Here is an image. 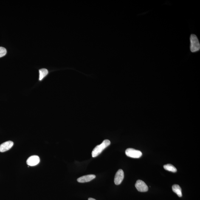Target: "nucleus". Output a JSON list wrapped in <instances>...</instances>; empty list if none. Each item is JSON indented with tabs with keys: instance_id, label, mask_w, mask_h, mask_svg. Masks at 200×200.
I'll return each mask as SVG.
<instances>
[{
	"instance_id": "obj_1",
	"label": "nucleus",
	"mask_w": 200,
	"mask_h": 200,
	"mask_svg": "<svg viewBox=\"0 0 200 200\" xmlns=\"http://www.w3.org/2000/svg\"><path fill=\"white\" fill-rule=\"evenodd\" d=\"M110 144H111L110 141L108 139H106L101 144L97 145L93 150L92 153V157L94 158L98 156L105 148L109 146Z\"/></svg>"
},
{
	"instance_id": "obj_2",
	"label": "nucleus",
	"mask_w": 200,
	"mask_h": 200,
	"mask_svg": "<svg viewBox=\"0 0 200 200\" xmlns=\"http://www.w3.org/2000/svg\"><path fill=\"white\" fill-rule=\"evenodd\" d=\"M190 49L192 52H196L199 51L200 45L197 37L194 34H192L190 37Z\"/></svg>"
},
{
	"instance_id": "obj_3",
	"label": "nucleus",
	"mask_w": 200,
	"mask_h": 200,
	"mask_svg": "<svg viewBox=\"0 0 200 200\" xmlns=\"http://www.w3.org/2000/svg\"><path fill=\"white\" fill-rule=\"evenodd\" d=\"M126 155L128 157L133 158H139L142 156V153L140 150H136L133 148H128L126 150Z\"/></svg>"
},
{
	"instance_id": "obj_4",
	"label": "nucleus",
	"mask_w": 200,
	"mask_h": 200,
	"mask_svg": "<svg viewBox=\"0 0 200 200\" xmlns=\"http://www.w3.org/2000/svg\"><path fill=\"white\" fill-rule=\"evenodd\" d=\"M135 187L138 191L140 192H146L148 191V187L143 181L138 180L136 181Z\"/></svg>"
},
{
	"instance_id": "obj_5",
	"label": "nucleus",
	"mask_w": 200,
	"mask_h": 200,
	"mask_svg": "<svg viewBox=\"0 0 200 200\" xmlns=\"http://www.w3.org/2000/svg\"><path fill=\"white\" fill-rule=\"evenodd\" d=\"M124 177V173L122 170H119L116 173L114 177V183L116 185H119L121 183Z\"/></svg>"
},
{
	"instance_id": "obj_6",
	"label": "nucleus",
	"mask_w": 200,
	"mask_h": 200,
	"mask_svg": "<svg viewBox=\"0 0 200 200\" xmlns=\"http://www.w3.org/2000/svg\"><path fill=\"white\" fill-rule=\"evenodd\" d=\"M40 161V158L38 156L33 155L31 156L28 158L26 161V163L28 165L30 166H35L39 163Z\"/></svg>"
},
{
	"instance_id": "obj_7",
	"label": "nucleus",
	"mask_w": 200,
	"mask_h": 200,
	"mask_svg": "<svg viewBox=\"0 0 200 200\" xmlns=\"http://www.w3.org/2000/svg\"><path fill=\"white\" fill-rule=\"evenodd\" d=\"M13 145V142L11 141H8L0 145V152H1L7 151L10 149Z\"/></svg>"
},
{
	"instance_id": "obj_8",
	"label": "nucleus",
	"mask_w": 200,
	"mask_h": 200,
	"mask_svg": "<svg viewBox=\"0 0 200 200\" xmlns=\"http://www.w3.org/2000/svg\"><path fill=\"white\" fill-rule=\"evenodd\" d=\"M96 178L94 175H88L80 177L77 179V182L80 183H85L90 182Z\"/></svg>"
},
{
	"instance_id": "obj_9",
	"label": "nucleus",
	"mask_w": 200,
	"mask_h": 200,
	"mask_svg": "<svg viewBox=\"0 0 200 200\" xmlns=\"http://www.w3.org/2000/svg\"><path fill=\"white\" fill-rule=\"evenodd\" d=\"M172 189L173 192L176 193L179 197L182 196V190L179 185L176 184H174L172 187Z\"/></svg>"
},
{
	"instance_id": "obj_10",
	"label": "nucleus",
	"mask_w": 200,
	"mask_h": 200,
	"mask_svg": "<svg viewBox=\"0 0 200 200\" xmlns=\"http://www.w3.org/2000/svg\"><path fill=\"white\" fill-rule=\"evenodd\" d=\"M164 167L165 170L167 171L172 172H177L176 167L171 164H168L164 165Z\"/></svg>"
},
{
	"instance_id": "obj_11",
	"label": "nucleus",
	"mask_w": 200,
	"mask_h": 200,
	"mask_svg": "<svg viewBox=\"0 0 200 200\" xmlns=\"http://www.w3.org/2000/svg\"><path fill=\"white\" fill-rule=\"evenodd\" d=\"M39 80H42L44 77L48 74V71L46 69H42L39 70Z\"/></svg>"
},
{
	"instance_id": "obj_12",
	"label": "nucleus",
	"mask_w": 200,
	"mask_h": 200,
	"mask_svg": "<svg viewBox=\"0 0 200 200\" xmlns=\"http://www.w3.org/2000/svg\"><path fill=\"white\" fill-rule=\"evenodd\" d=\"M7 53V51L5 48L0 47V58L4 56Z\"/></svg>"
},
{
	"instance_id": "obj_13",
	"label": "nucleus",
	"mask_w": 200,
	"mask_h": 200,
	"mask_svg": "<svg viewBox=\"0 0 200 200\" xmlns=\"http://www.w3.org/2000/svg\"><path fill=\"white\" fill-rule=\"evenodd\" d=\"M88 200H96V199H94V198H89V199H88Z\"/></svg>"
}]
</instances>
